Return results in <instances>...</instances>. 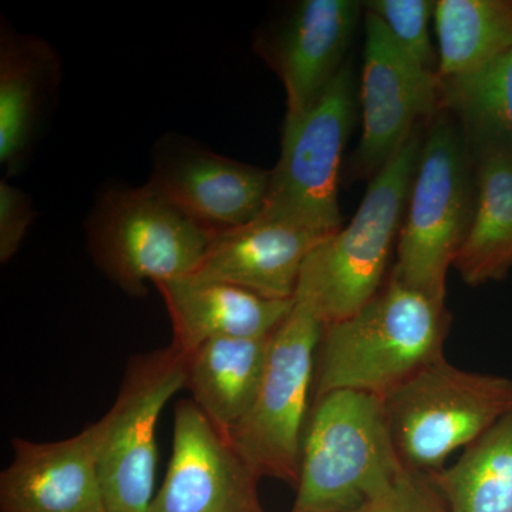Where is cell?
Returning a JSON list of instances; mask_svg holds the SVG:
<instances>
[{
	"label": "cell",
	"instance_id": "12",
	"mask_svg": "<svg viewBox=\"0 0 512 512\" xmlns=\"http://www.w3.org/2000/svg\"><path fill=\"white\" fill-rule=\"evenodd\" d=\"M259 478L192 400L177 403L173 454L148 512H265Z\"/></svg>",
	"mask_w": 512,
	"mask_h": 512
},
{
	"label": "cell",
	"instance_id": "21",
	"mask_svg": "<svg viewBox=\"0 0 512 512\" xmlns=\"http://www.w3.org/2000/svg\"><path fill=\"white\" fill-rule=\"evenodd\" d=\"M427 477L447 512H512V412Z\"/></svg>",
	"mask_w": 512,
	"mask_h": 512
},
{
	"label": "cell",
	"instance_id": "18",
	"mask_svg": "<svg viewBox=\"0 0 512 512\" xmlns=\"http://www.w3.org/2000/svg\"><path fill=\"white\" fill-rule=\"evenodd\" d=\"M272 336L210 340L185 355V389L227 439L255 402Z\"/></svg>",
	"mask_w": 512,
	"mask_h": 512
},
{
	"label": "cell",
	"instance_id": "4",
	"mask_svg": "<svg viewBox=\"0 0 512 512\" xmlns=\"http://www.w3.org/2000/svg\"><path fill=\"white\" fill-rule=\"evenodd\" d=\"M424 136L392 276L444 302L447 272L473 221L476 161L447 110L431 117Z\"/></svg>",
	"mask_w": 512,
	"mask_h": 512
},
{
	"label": "cell",
	"instance_id": "13",
	"mask_svg": "<svg viewBox=\"0 0 512 512\" xmlns=\"http://www.w3.org/2000/svg\"><path fill=\"white\" fill-rule=\"evenodd\" d=\"M362 9L355 0H303L258 37L256 53L284 83L286 116L305 113L345 66Z\"/></svg>",
	"mask_w": 512,
	"mask_h": 512
},
{
	"label": "cell",
	"instance_id": "23",
	"mask_svg": "<svg viewBox=\"0 0 512 512\" xmlns=\"http://www.w3.org/2000/svg\"><path fill=\"white\" fill-rule=\"evenodd\" d=\"M363 9L377 16L400 49L414 63L437 73L436 52L431 45L429 23L434 18L436 2L431 0H369Z\"/></svg>",
	"mask_w": 512,
	"mask_h": 512
},
{
	"label": "cell",
	"instance_id": "1",
	"mask_svg": "<svg viewBox=\"0 0 512 512\" xmlns=\"http://www.w3.org/2000/svg\"><path fill=\"white\" fill-rule=\"evenodd\" d=\"M450 325L444 302L390 275L362 309L323 326L316 356L315 399L336 390L384 399L444 357Z\"/></svg>",
	"mask_w": 512,
	"mask_h": 512
},
{
	"label": "cell",
	"instance_id": "3",
	"mask_svg": "<svg viewBox=\"0 0 512 512\" xmlns=\"http://www.w3.org/2000/svg\"><path fill=\"white\" fill-rule=\"evenodd\" d=\"M404 471L382 397L355 390L323 394L306 420L291 512H355Z\"/></svg>",
	"mask_w": 512,
	"mask_h": 512
},
{
	"label": "cell",
	"instance_id": "8",
	"mask_svg": "<svg viewBox=\"0 0 512 512\" xmlns=\"http://www.w3.org/2000/svg\"><path fill=\"white\" fill-rule=\"evenodd\" d=\"M322 330L313 312L295 302L272 336L254 404L229 433L228 440L259 480L269 477L298 485Z\"/></svg>",
	"mask_w": 512,
	"mask_h": 512
},
{
	"label": "cell",
	"instance_id": "24",
	"mask_svg": "<svg viewBox=\"0 0 512 512\" xmlns=\"http://www.w3.org/2000/svg\"><path fill=\"white\" fill-rule=\"evenodd\" d=\"M355 512H447L429 477L406 470L396 483Z\"/></svg>",
	"mask_w": 512,
	"mask_h": 512
},
{
	"label": "cell",
	"instance_id": "15",
	"mask_svg": "<svg viewBox=\"0 0 512 512\" xmlns=\"http://www.w3.org/2000/svg\"><path fill=\"white\" fill-rule=\"evenodd\" d=\"M325 238L258 217L215 234L190 276L238 286L265 298L295 301L303 262Z\"/></svg>",
	"mask_w": 512,
	"mask_h": 512
},
{
	"label": "cell",
	"instance_id": "14",
	"mask_svg": "<svg viewBox=\"0 0 512 512\" xmlns=\"http://www.w3.org/2000/svg\"><path fill=\"white\" fill-rule=\"evenodd\" d=\"M0 474V512H107L99 474L96 423L70 439H13Z\"/></svg>",
	"mask_w": 512,
	"mask_h": 512
},
{
	"label": "cell",
	"instance_id": "5",
	"mask_svg": "<svg viewBox=\"0 0 512 512\" xmlns=\"http://www.w3.org/2000/svg\"><path fill=\"white\" fill-rule=\"evenodd\" d=\"M403 467L431 476L512 412V379L430 363L383 399Z\"/></svg>",
	"mask_w": 512,
	"mask_h": 512
},
{
	"label": "cell",
	"instance_id": "20",
	"mask_svg": "<svg viewBox=\"0 0 512 512\" xmlns=\"http://www.w3.org/2000/svg\"><path fill=\"white\" fill-rule=\"evenodd\" d=\"M439 83L441 109L457 120L474 161L512 154V50L481 69Z\"/></svg>",
	"mask_w": 512,
	"mask_h": 512
},
{
	"label": "cell",
	"instance_id": "9",
	"mask_svg": "<svg viewBox=\"0 0 512 512\" xmlns=\"http://www.w3.org/2000/svg\"><path fill=\"white\" fill-rule=\"evenodd\" d=\"M181 389H185V353L174 345L128 362L116 402L96 423L107 512H148L156 481L158 419Z\"/></svg>",
	"mask_w": 512,
	"mask_h": 512
},
{
	"label": "cell",
	"instance_id": "16",
	"mask_svg": "<svg viewBox=\"0 0 512 512\" xmlns=\"http://www.w3.org/2000/svg\"><path fill=\"white\" fill-rule=\"evenodd\" d=\"M156 288L173 325L171 345L185 355L210 340L269 338L295 308V301L194 276L160 282Z\"/></svg>",
	"mask_w": 512,
	"mask_h": 512
},
{
	"label": "cell",
	"instance_id": "6",
	"mask_svg": "<svg viewBox=\"0 0 512 512\" xmlns=\"http://www.w3.org/2000/svg\"><path fill=\"white\" fill-rule=\"evenodd\" d=\"M86 232L100 271L130 296L194 274L215 235L148 184L104 191Z\"/></svg>",
	"mask_w": 512,
	"mask_h": 512
},
{
	"label": "cell",
	"instance_id": "11",
	"mask_svg": "<svg viewBox=\"0 0 512 512\" xmlns=\"http://www.w3.org/2000/svg\"><path fill=\"white\" fill-rule=\"evenodd\" d=\"M271 171L220 156L190 138L154 148L148 185L212 234L241 227L264 210Z\"/></svg>",
	"mask_w": 512,
	"mask_h": 512
},
{
	"label": "cell",
	"instance_id": "25",
	"mask_svg": "<svg viewBox=\"0 0 512 512\" xmlns=\"http://www.w3.org/2000/svg\"><path fill=\"white\" fill-rule=\"evenodd\" d=\"M35 217L29 195L3 178L0 181V261L3 264L19 251Z\"/></svg>",
	"mask_w": 512,
	"mask_h": 512
},
{
	"label": "cell",
	"instance_id": "19",
	"mask_svg": "<svg viewBox=\"0 0 512 512\" xmlns=\"http://www.w3.org/2000/svg\"><path fill=\"white\" fill-rule=\"evenodd\" d=\"M473 221L454 268L470 286L503 281L512 269V154L476 160Z\"/></svg>",
	"mask_w": 512,
	"mask_h": 512
},
{
	"label": "cell",
	"instance_id": "10",
	"mask_svg": "<svg viewBox=\"0 0 512 512\" xmlns=\"http://www.w3.org/2000/svg\"><path fill=\"white\" fill-rule=\"evenodd\" d=\"M365 60L360 101L363 133L353 175L375 177L424 119L441 109L437 73L414 63L382 20L365 13Z\"/></svg>",
	"mask_w": 512,
	"mask_h": 512
},
{
	"label": "cell",
	"instance_id": "7",
	"mask_svg": "<svg viewBox=\"0 0 512 512\" xmlns=\"http://www.w3.org/2000/svg\"><path fill=\"white\" fill-rule=\"evenodd\" d=\"M355 77L345 66L305 113L286 116L281 157L259 217L320 237L342 228L339 171L355 121Z\"/></svg>",
	"mask_w": 512,
	"mask_h": 512
},
{
	"label": "cell",
	"instance_id": "2",
	"mask_svg": "<svg viewBox=\"0 0 512 512\" xmlns=\"http://www.w3.org/2000/svg\"><path fill=\"white\" fill-rule=\"evenodd\" d=\"M424 136L421 123L372 178L348 227L322 239L306 256L295 302L312 311L323 326L349 318L386 284Z\"/></svg>",
	"mask_w": 512,
	"mask_h": 512
},
{
	"label": "cell",
	"instance_id": "17",
	"mask_svg": "<svg viewBox=\"0 0 512 512\" xmlns=\"http://www.w3.org/2000/svg\"><path fill=\"white\" fill-rule=\"evenodd\" d=\"M62 74L56 50L40 37L3 28L0 37V163L19 173Z\"/></svg>",
	"mask_w": 512,
	"mask_h": 512
},
{
	"label": "cell",
	"instance_id": "22",
	"mask_svg": "<svg viewBox=\"0 0 512 512\" xmlns=\"http://www.w3.org/2000/svg\"><path fill=\"white\" fill-rule=\"evenodd\" d=\"M439 79L487 66L512 50V0H439Z\"/></svg>",
	"mask_w": 512,
	"mask_h": 512
}]
</instances>
